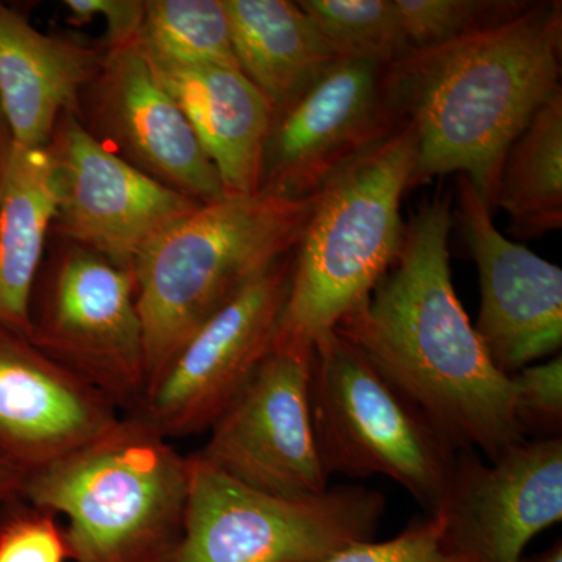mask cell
<instances>
[{"mask_svg":"<svg viewBox=\"0 0 562 562\" xmlns=\"http://www.w3.org/2000/svg\"><path fill=\"white\" fill-rule=\"evenodd\" d=\"M450 199L438 195L405 225L397 258L371 294L336 325L425 413L457 450L497 460L525 441L512 376L495 368L454 292Z\"/></svg>","mask_w":562,"mask_h":562,"instance_id":"obj_1","label":"cell"},{"mask_svg":"<svg viewBox=\"0 0 562 562\" xmlns=\"http://www.w3.org/2000/svg\"><path fill=\"white\" fill-rule=\"evenodd\" d=\"M239 70L273 113L338 60L314 22L291 0H222Z\"/></svg>","mask_w":562,"mask_h":562,"instance_id":"obj_20","label":"cell"},{"mask_svg":"<svg viewBox=\"0 0 562 562\" xmlns=\"http://www.w3.org/2000/svg\"><path fill=\"white\" fill-rule=\"evenodd\" d=\"M120 419L101 391L0 325V454L24 476L95 441Z\"/></svg>","mask_w":562,"mask_h":562,"instance_id":"obj_16","label":"cell"},{"mask_svg":"<svg viewBox=\"0 0 562 562\" xmlns=\"http://www.w3.org/2000/svg\"><path fill=\"white\" fill-rule=\"evenodd\" d=\"M29 341L136 412L147 387L135 269L50 236L33 288Z\"/></svg>","mask_w":562,"mask_h":562,"instance_id":"obj_8","label":"cell"},{"mask_svg":"<svg viewBox=\"0 0 562 562\" xmlns=\"http://www.w3.org/2000/svg\"><path fill=\"white\" fill-rule=\"evenodd\" d=\"M22 482L24 473L0 454V503L9 501L11 495H20Z\"/></svg>","mask_w":562,"mask_h":562,"instance_id":"obj_29","label":"cell"},{"mask_svg":"<svg viewBox=\"0 0 562 562\" xmlns=\"http://www.w3.org/2000/svg\"><path fill=\"white\" fill-rule=\"evenodd\" d=\"M514 417L525 438H561L562 357L535 362L512 375Z\"/></svg>","mask_w":562,"mask_h":562,"instance_id":"obj_25","label":"cell"},{"mask_svg":"<svg viewBox=\"0 0 562 562\" xmlns=\"http://www.w3.org/2000/svg\"><path fill=\"white\" fill-rule=\"evenodd\" d=\"M69 560L65 531L54 514L31 506L0 528V562H65Z\"/></svg>","mask_w":562,"mask_h":562,"instance_id":"obj_27","label":"cell"},{"mask_svg":"<svg viewBox=\"0 0 562 562\" xmlns=\"http://www.w3.org/2000/svg\"><path fill=\"white\" fill-rule=\"evenodd\" d=\"M413 50L462 38L527 9L522 0H394Z\"/></svg>","mask_w":562,"mask_h":562,"instance_id":"obj_24","label":"cell"},{"mask_svg":"<svg viewBox=\"0 0 562 562\" xmlns=\"http://www.w3.org/2000/svg\"><path fill=\"white\" fill-rule=\"evenodd\" d=\"M313 350L273 346L260 368L211 425L198 452L236 482L284 498L327 491L330 475L314 439Z\"/></svg>","mask_w":562,"mask_h":562,"instance_id":"obj_9","label":"cell"},{"mask_svg":"<svg viewBox=\"0 0 562 562\" xmlns=\"http://www.w3.org/2000/svg\"><path fill=\"white\" fill-rule=\"evenodd\" d=\"M46 147L57 188L52 236L124 268H133L155 238L202 205L106 149L74 111L58 117Z\"/></svg>","mask_w":562,"mask_h":562,"instance_id":"obj_11","label":"cell"},{"mask_svg":"<svg viewBox=\"0 0 562 562\" xmlns=\"http://www.w3.org/2000/svg\"><path fill=\"white\" fill-rule=\"evenodd\" d=\"M310 403L328 475L386 476L435 516L458 450L419 406L335 331L314 344Z\"/></svg>","mask_w":562,"mask_h":562,"instance_id":"obj_6","label":"cell"},{"mask_svg":"<svg viewBox=\"0 0 562 562\" xmlns=\"http://www.w3.org/2000/svg\"><path fill=\"white\" fill-rule=\"evenodd\" d=\"M458 187V217L480 279L473 327L495 368L512 376L560 353L562 269L506 239L464 177Z\"/></svg>","mask_w":562,"mask_h":562,"instance_id":"obj_15","label":"cell"},{"mask_svg":"<svg viewBox=\"0 0 562 562\" xmlns=\"http://www.w3.org/2000/svg\"><path fill=\"white\" fill-rule=\"evenodd\" d=\"M292 255L203 324L132 414L169 441L210 430L272 350L290 290Z\"/></svg>","mask_w":562,"mask_h":562,"instance_id":"obj_10","label":"cell"},{"mask_svg":"<svg viewBox=\"0 0 562 562\" xmlns=\"http://www.w3.org/2000/svg\"><path fill=\"white\" fill-rule=\"evenodd\" d=\"M338 60L390 66L412 52L394 0H299Z\"/></svg>","mask_w":562,"mask_h":562,"instance_id":"obj_23","label":"cell"},{"mask_svg":"<svg viewBox=\"0 0 562 562\" xmlns=\"http://www.w3.org/2000/svg\"><path fill=\"white\" fill-rule=\"evenodd\" d=\"M435 516L462 562H522L562 519V439H525L494 461L458 450Z\"/></svg>","mask_w":562,"mask_h":562,"instance_id":"obj_14","label":"cell"},{"mask_svg":"<svg viewBox=\"0 0 562 562\" xmlns=\"http://www.w3.org/2000/svg\"><path fill=\"white\" fill-rule=\"evenodd\" d=\"M325 562H462L447 546L441 520L427 516L387 541L355 543Z\"/></svg>","mask_w":562,"mask_h":562,"instance_id":"obj_26","label":"cell"},{"mask_svg":"<svg viewBox=\"0 0 562 562\" xmlns=\"http://www.w3.org/2000/svg\"><path fill=\"white\" fill-rule=\"evenodd\" d=\"M68 22L81 27L94 18L106 24L103 49L127 46L138 41L146 14V0H65Z\"/></svg>","mask_w":562,"mask_h":562,"instance_id":"obj_28","label":"cell"},{"mask_svg":"<svg viewBox=\"0 0 562 562\" xmlns=\"http://www.w3.org/2000/svg\"><path fill=\"white\" fill-rule=\"evenodd\" d=\"M150 66L190 121L225 195L260 191L273 116L268 99L233 66Z\"/></svg>","mask_w":562,"mask_h":562,"instance_id":"obj_18","label":"cell"},{"mask_svg":"<svg viewBox=\"0 0 562 562\" xmlns=\"http://www.w3.org/2000/svg\"><path fill=\"white\" fill-rule=\"evenodd\" d=\"M495 209L517 238L562 227V91L536 111L503 158Z\"/></svg>","mask_w":562,"mask_h":562,"instance_id":"obj_21","label":"cell"},{"mask_svg":"<svg viewBox=\"0 0 562 562\" xmlns=\"http://www.w3.org/2000/svg\"><path fill=\"white\" fill-rule=\"evenodd\" d=\"M414 161L413 131L401 122L316 192L273 346L313 350L371 294L402 247Z\"/></svg>","mask_w":562,"mask_h":562,"instance_id":"obj_5","label":"cell"},{"mask_svg":"<svg viewBox=\"0 0 562 562\" xmlns=\"http://www.w3.org/2000/svg\"><path fill=\"white\" fill-rule=\"evenodd\" d=\"M190 462L128 414L101 438L27 473L20 495L68 519L74 562H171L183 535Z\"/></svg>","mask_w":562,"mask_h":562,"instance_id":"obj_4","label":"cell"},{"mask_svg":"<svg viewBox=\"0 0 562 562\" xmlns=\"http://www.w3.org/2000/svg\"><path fill=\"white\" fill-rule=\"evenodd\" d=\"M522 562H562V543L557 541L546 552L536 554L532 558H525Z\"/></svg>","mask_w":562,"mask_h":562,"instance_id":"obj_31","label":"cell"},{"mask_svg":"<svg viewBox=\"0 0 562 562\" xmlns=\"http://www.w3.org/2000/svg\"><path fill=\"white\" fill-rule=\"evenodd\" d=\"M562 3L524 11L384 68L392 116L412 127L409 187L460 173L492 211L506 150L561 91Z\"/></svg>","mask_w":562,"mask_h":562,"instance_id":"obj_2","label":"cell"},{"mask_svg":"<svg viewBox=\"0 0 562 562\" xmlns=\"http://www.w3.org/2000/svg\"><path fill=\"white\" fill-rule=\"evenodd\" d=\"M103 47L40 32L0 2V102L14 146L46 147L58 117L76 111Z\"/></svg>","mask_w":562,"mask_h":562,"instance_id":"obj_17","label":"cell"},{"mask_svg":"<svg viewBox=\"0 0 562 562\" xmlns=\"http://www.w3.org/2000/svg\"><path fill=\"white\" fill-rule=\"evenodd\" d=\"M138 46L151 65L238 68L222 0H146Z\"/></svg>","mask_w":562,"mask_h":562,"instance_id":"obj_22","label":"cell"},{"mask_svg":"<svg viewBox=\"0 0 562 562\" xmlns=\"http://www.w3.org/2000/svg\"><path fill=\"white\" fill-rule=\"evenodd\" d=\"M384 68L336 60L276 111L262 155L260 191L308 198L401 122L384 92Z\"/></svg>","mask_w":562,"mask_h":562,"instance_id":"obj_13","label":"cell"},{"mask_svg":"<svg viewBox=\"0 0 562 562\" xmlns=\"http://www.w3.org/2000/svg\"><path fill=\"white\" fill-rule=\"evenodd\" d=\"M14 140L11 135L9 121H7L5 111H3L2 102H0V181L5 173L7 165H9L11 150H13Z\"/></svg>","mask_w":562,"mask_h":562,"instance_id":"obj_30","label":"cell"},{"mask_svg":"<svg viewBox=\"0 0 562 562\" xmlns=\"http://www.w3.org/2000/svg\"><path fill=\"white\" fill-rule=\"evenodd\" d=\"M57 214L47 147L11 150L0 181V325L29 338L33 288Z\"/></svg>","mask_w":562,"mask_h":562,"instance_id":"obj_19","label":"cell"},{"mask_svg":"<svg viewBox=\"0 0 562 562\" xmlns=\"http://www.w3.org/2000/svg\"><path fill=\"white\" fill-rule=\"evenodd\" d=\"M183 535L171 562H325L373 541L386 512L382 492L339 484L284 498L236 482L188 457Z\"/></svg>","mask_w":562,"mask_h":562,"instance_id":"obj_7","label":"cell"},{"mask_svg":"<svg viewBox=\"0 0 562 562\" xmlns=\"http://www.w3.org/2000/svg\"><path fill=\"white\" fill-rule=\"evenodd\" d=\"M314 201L316 192L225 195L202 203L143 250L133 269L147 387L203 324L294 254Z\"/></svg>","mask_w":562,"mask_h":562,"instance_id":"obj_3","label":"cell"},{"mask_svg":"<svg viewBox=\"0 0 562 562\" xmlns=\"http://www.w3.org/2000/svg\"><path fill=\"white\" fill-rule=\"evenodd\" d=\"M74 113L106 149L165 187L201 203L225 198L220 173L138 41L103 49Z\"/></svg>","mask_w":562,"mask_h":562,"instance_id":"obj_12","label":"cell"}]
</instances>
